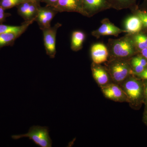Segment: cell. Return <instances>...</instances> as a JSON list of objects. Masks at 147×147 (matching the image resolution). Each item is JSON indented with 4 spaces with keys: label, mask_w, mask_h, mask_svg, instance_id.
<instances>
[{
    "label": "cell",
    "mask_w": 147,
    "mask_h": 147,
    "mask_svg": "<svg viewBox=\"0 0 147 147\" xmlns=\"http://www.w3.org/2000/svg\"><path fill=\"white\" fill-rule=\"evenodd\" d=\"M135 61L138 62L139 63H140L141 65L143 66L144 67H146L147 65V61L146 59L142 57H135L133 58Z\"/></svg>",
    "instance_id": "obj_25"
},
{
    "label": "cell",
    "mask_w": 147,
    "mask_h": 147,
    "mask_svg": "<svg viewBox=\"0 0 147 147\" xmlns=\"http://www.w3.org/2000/svg\"><path fill=\"white\" fill-rule=\"evenodd\" d=\"M31 0H29L25 2L22 3L16 7L18 15L21 16L25 21H31L29 20L28 11L29 2Z\"/></svg>",
    "instance_id": "obj_19"
},
{
    "label": "cell",
    "mask_w": 147,
    "mask_h": 147,
    "mask_svg": "<svg viewBox=\"0 0 147 147\" xmlns=\"http://www.w3.org/2000/svg\"><path fill=\"white\" fill-rule=\"evenodd\" d=\"M11 16V13L5 12V9L0 6V24H3L5 22L6 18Z\"/></svg>",
    "instance_id": "obj_24"
},
{
    "label": "cell",
    "mask_w": 147,
    "mask_h": 147,
    "mask_svg": "<svg viewBox=\"0 0 147 147\" xmlns=\"http://www.w3.org/2000/svg\"><path fill=\"white\" fill-rule=\"evenodd\" d=\"M101 23L102 24L99 28L92 32V35L97 38L103 36H117L122 33H127L125 30L119 28L115 26L108 18L102 19Z\"/></svg>",
    "instance_id": "obj_7"
},
{
    "label": "cell",
    "mask_w": 147,
    "mask_h": 147,
    "mask_svg": "<svg viewBox=\"0 0 147 147\" xmlns=\"http://www.w3.org/2000/svg\"><path fill=\"white\" fill-rule=\"evenodd\" d=\"M29 0H0V6L6 9L17 7L22 3Z\"/></svg>",
    "instance_id": "obj_21"
},
{
    "label": "cell",
    "mask_w": 147,
    "mask_h": 147,
    "mask_svg": "<svg viewBox=\"0 0 147 147\" xmlns=\"http://www.w3.org/2000/svg\"><path fill=\"white\" fill-rule=\"evenodd\" d=\"M35 21V19L29 21H25L19 26H8L0 24V34L6 33H16L23 34L28 28L30 25Z\"/></svg>",
    "instance_id": "obj_14"
},
{
    "label": "cell",
    "mask_w": 147,
    "mask_h": 147,
    "mask_svg": "<svg viewBox=\"0 0 147 147\" xmlns=\"http://www.w3.org/2000/svg\"><path fill=\"white\" fill-rule=\"evenodd\" d=\"M49 131L47 127L34 125L30 127L26 134L12 135L11 138L14 140H17L28 137L40 147H51L53 142L49 135Z\"/></svg>",
    "instance_id": "obj_2"
},
{
    "label": "cell",
    "mask_w": 147,
    "mask_h": 147,
    "mask_svg": "<svg viewBox=\"0 0 147 147\" xmlns=\"http://www.w3.org/2000/svg\"><path fill=\"white\" fill-rule=\"evenodd\" d=\"M86 35L81 31H74L71 36V49L72 51L77 52L82 49Z\"/></svg>",
    "instance_id": "obj_15"
},
{
    "label": "cell",
    "mask_w": 147,
    "mask_h": 147,
    "mask_svg": "<svg viewBox=\"0 0 147 147\" xmlns=\"http://www.w3.org/2000/svg\"><path fill=\"white\" fill-rule=\"evenodd\" d=\"M145 92H146V96L147 98V84L146 86V88H145Z\"/></svg>",
    "instance_id": "obj_29"
},
{
    "label": "cell",
    "mask_w": 147,
    "mask_h": 147,
    "mask_svg": "<svg viewBox=\"0 0 147 147\" xmlns=\"http://www.w3.org/2000/svg\"><path fill=\"white\" fill-rule=\"evenodd\" d=\"M139 76L143 79L147 80V69H145L142 72L139 74Z\"/></svg>",
    "instance_id": "obj_27"
},
{
    "label": "cell",
    "mask_w": 147,
    "mask_h": 147,
    "mask_svg": "<svg viewBox=\"0 0 147 147\" xmlns=\"http://www.w3.org/2000/svg\"><path fill=\"white\" fill-rule=\"evenodd\" d=\"M135 1L136 0H108L111 8L118 10L130 7Z\"/></svg>",
    "instance_id": "obj_17"
},
{
    "label": "cell",
    "mask_w": 147,
    "mask_h": 147,
    "mask_svg": "<svg viewBox=\"0 0 147 147\" xmlns=\"http://www.w3.org/2000/svg\"><path fill=\"white\" fill-rule=\"evenodd\" d=\"M58 13L52 7L47 5L43 7L40 6L35 19L40 29L42 30L50 28L52 20Z\"/></svg>",
    "instance_id": "obj_6"
},
{
    "label": "cell",
    "mask_w": 147,
    "mask_h": 147,
    "mask_svg": "<svg viewBox=\"0 0 147 147\" xmlns=\"http://www.w3.org/2000/svg\"><path fill=\"white\" fill-rule=\"evenodd\" d=\"M91 69L93 76L98 85L102 87L108 84L110 76L106 67L93 63Z\"/></svg>",
    "instance_id": "obj_12"
},
{
    "label": "cell",
    "mask_w": 147,
    "mask_h": 147,
    "mask_svg": "<svg viewBox=\"0 0 147 147\" xmlns=\"http://www.w3.org/2000/svg\"><path fill=\"white\" fill-rule=\"evenodd\" d=\"M81 1L84 16L88 17L111 8L108 0H81Z\"/></svg>",
    "instance_id": "obj_5"
},
{
    "label": "cell",
    "mask_w": 147,
    "mask_h": 147,
    "mask_svg": "<svg viewBox=\"0 0 147 147\" xmlns=\"http://www.w3.org/2000/svg\"><path fill=\"white\" fill-rule=\"evenodd\" d=\"M61 26L60 23H57L54 26H51L42 30L46 54L51 59H54L56 56L57 32L59 28Z\"/></svg>",
    "instance_id": "obj_4"
},
{
    "label": "cell",
    "mask_w": 147,
    "mask_h": 147,
    "mask_svg": "<svg viewBox=\"0 0 147 147\" xmlns=\"http://www.w3.org/2000/svg\"><path fill=\"white\" fill-rule=\"evenodd\" d=\"M91 55L93 63L100 64L108 60L109 52L108 48L104 44L97 43L92 46Z\"/></svg>",
    "instance_id": "obj_11"
},
{
    "label": "cell",
    "mask_w": 147,
    "mask_h": 147,
    "mask_svg": "<svg viewBox=\"0 0 147 147\" xmlns=\"http://www.w3.org/2000/svg\"><path fill=\"white\" fill-rule=\"evenodd\" d=\"M40 7V3L36 2L34 1H30L29 2L28 9L29 20L36 19Z\"/></svg>",
    "instance_id": "obj_20"
},
{
    "label": "cell",
    "mask_w": 147,
    "mask_h": 147,
    "mask_svg": "<svg viewBox=\"0 0 147 147\" xmlns=\"http://www.w3.org/2000/svg\"><path fill=\"white\" fill-rule=\"evenodd\" d=\"M134 45L133 39L128 34L117 39L110 38L107 47L109 56H111L113 59L129 57L134 54Z\"/></svg>",
    "instance_id": "obj_1"
},
{
    "label": "cell",
    "mask_w": 147,
    "mask_h": 147,
    "mask_svg": "<svg viewBox=\"0 0 147 147\" xmlns=\"http://www.w3.org/2000/svg\"><path fill=\"white\" fill-rule=\"evenodd\" d=\"M22 35L16 33L0 34V48L8 46H13L15 40Z\"/></svg>",
    "instance_id": "obj_16"
},
{
    "label": "cell",
    "mask_w": 147,
    "mask_h": 147,
    "mask_svg": "<svg viewBox=\"0 0 147 147\" xmlns=\"http://www.w3.org/2000/svg\"><path fill=\"white\" fill-rule=\"evenodd\" d=\"M107 66L110 77L117 83L124 82L131 71L130 65L125 59H112L108 62Z\"/></svg>",
    "instance_id": "obj_3"
},
{
    "label": "cell",
    "mask_w": 147,
    "mask_h": 147,
    "mask_svg": "<svg viewBox=\"0 0 147 147\" xmlns=\"http://www.w3.org/2000/svg\"><path fill=\"white\" fill-rule=\"evenodd\" d=\"M142 53L143 57L147 59V47L142 50Z\"/></svg>",
    "instance_id": "obj_28"
},
{
    "label": "cell",
    "mask_w": 147,
    "mask_h": 147,
    "mask_svg": "<svg viewBox=\"0 0 147 147\" xmlns=\"http://www.w3.org/2000/svg\"><path fill=\"white\" fill-rule=\"evenodd\" d=\"M122 89L128 100L132 101L138 100L142 95V87L140 83L135 79H130L125 82V81Z\"/></svg>",
    "instance_id": "obj_10"
},
{
    "label": "cell",
    "mask_w": 147,
    "mask_h": 147,
    "mask_svg": "<svg viewBox=\"0 0 147 147\" xmlns=\"http://www.w3.org/2000/svg\"><path fill=\"white\" fill-rule=\"evenodd\" d=\"M131 63L133 69L136 73L137 74L141 73L145 69V67L141 65L134 59H132Z\"/></svg>",
    "instance_id": "obj_22"
},
{
    "label": "cell",
    "mask_w": 147,
    "mask_h": 147,
    "mask_svg": "<svg viewBox=\"0 0 147 147\" xmlns=\"http://www.w3.org/2000/svg\"><path fill=\"white\" fill-rule=\"evenodd\" d=\"M31 1H34L36 2L40 3L41 1V0H31Z\"/></svg>",
    "instance_id": "obj_30"
},
{
    "label": "cell",
    "mask_w": 147,
    "mask_h": 147,
    "mask_svg": "<svg viewBox=\"0 0 147 147\" xmlns=\"http://www.w3.org/2000/svg\"><path fill=\"white\" fill-rule=\"evenodd\" d=\"M135 45L141 50L147 47V36L144 34H137L133 36Z\"/></svg>",
    "instance_id": "obj_18"
},
{
    "label": "cell",
    "mask_w": 147,
    "mask_h": 147,
    "mask_svg": "<svg viewBox=\"0 0 147 147\" xmlns=\"http://www.w3.org/2000/svg\"><path fill=\"white\" fill-rule=\"evenodd\" d=\"M54 8L58 12H76L84 15L81 0H59Z\"/></svg>",
    "instance_id": "obj_9"
},
{
    "label": "cell",
    "mask_w": 147,
    "mask_h": 147,
    "mask_svg": "<svg viewBox=\"0 0 147 147\" xmlns=\"http://www.w3.org/2000/svg\"><path fill=\"white\" fill-rule=\"evenodd\" d=\"M101 90L105 97L110 100L117 102L128 100L123 89L116 84H107L101 87Z\"/></svg>",
    "instance_id": "obj_8"
},
{
    "label": "cell",
    "mask_w": 147,
    "mask_h": 147,
    "mask_svg": "<svg viewBox=\"0 0 147 147\" xmlns=\"http://www.w3.org/2000/svg\"><path fill=\"white\" fill-rule=\"evenodd\" d=\"M142 21L137 15L129 16L125 21V30L128 34L138 33L142 30Z\"/></svg>",
    "instance_id": "obj_13"
},
{
    "label": "cell",
    "mask_w": 147,
    "mask_h": 147,
    "mask_svg": "<svg viewBox=\"0 0 147 147\" xmlns=\"http://www.w3.org/2000/svg\"><path fill=\"white\" fill-rule=\"evenodd\" d=\"M59 0H41L42 2L45 3L46 5L54 7L57 4Z\"/></svg>",
    "instance_id": "obj_26"
},
{
    "label": "cell",
    "mask_w": 147,
    "mask_h": 147,
    "mask_svg": "<svg viewBox=\"0 0 147 147\" xmlns=\"http://www.w3.org/2000/svg\"><path fill=\"white\" fill-rule=\"evenodd\" d=\"M137 16L142 21V25L147 28V12L139 10L137 12Z\"/></svg>",
    "instance_id": "obj_23"
}]
</instances>
